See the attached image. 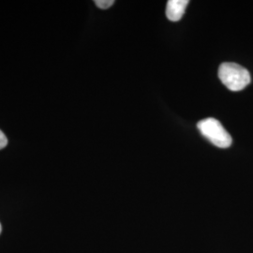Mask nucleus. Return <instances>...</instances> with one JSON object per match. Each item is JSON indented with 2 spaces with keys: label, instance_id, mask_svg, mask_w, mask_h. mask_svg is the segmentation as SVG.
<instances>
[{
  "label": "nucleus",
  "instance_id": "nucleus-2",
  "mask_svg": "<svg viewBox=\"0 0 253 253\" xmlns=\"http://www.w3.org/2000/svg\"><path fill=\"white\" fill-rule=\"evenodd\" d=\"M201 133L217 147L227 148L233 143V139L221 123L215 118H207L197 124Z\"/></svg>",
  "mask_w": 253,
  "mask_h": 253
},
{
  "label": "nucleus",
  "instance_id": "nucleus-6",
  "mask_svg": "<svg viewBox=\"0 0 253 253\" xmlns=\"http://www.w3.org/2000/svg\"><path fill=\"white\" fill-rule=\"evenodd\" d=\"M1 232H2V226H1V224H0V234H1Z\"/></svg>",
  "mask_w": 253,
  "mask_h": 253
},
{
  "label": "nucleus",
  "instance_id": "nucleus-4",
  "mask_svg": "<svg viewBox=\"0 0 253 253\" xmlns=\"http://www.w3.org/2000/svg\"><path fill=\"white\" fill-rule=\"evenodd\" d=\"M95 4L100 9H106L112 7L115 4V1L114 0H96Z\"/></svg>",
  "mask_w": 253,
  "mask_h": 253
},
{
  "label": "nucleus",
  "instance_id": "nucleus-5",
  "mask_svg": "<svg viewBox=\"0 0 253 253\" xmlns=\"http://www.w3.org/2000/svg\"><path fill=\"white\" fill-rule=\"evenodd\" d=\"M8 145V139L6 135L3 133L2 130H0V150L6 147Z\"/></svg>",
  "mask_w": 253,
  "mask_h": 253
},
{
  "label": "nucleus",
  "instance_id": "nucleus-1",
  "mask_svg": "<svg viewBox=\"0 0 253 253\" xmlns=\"http://www.w3.org/2000/svg\"><path fill=\"white\" fill-rule=\"evenodd\" d=\"M218 78L231 91L242 90L251 83L249 71L244 67L232 62H225L219 66Z\"/></svg>",
  "mask_w": 253,
  "mask_h": 253
},
{
  "label": "nucleus",
  "instance_id": "nucleus-3",
  "mask_svg": "<svg viewBox=\"0 0 253 253\" xmlns=\"http://www.w3.org/2000/svg\"><path fill=\"white\" fill-rule=\"evenodd\" d=\"M190 1L188 0H169L166 7V16L170 21H179L184 13Z\"/></svg>",
  "mask_w": 253,
  "mask_h": 253
}]
</instances>
